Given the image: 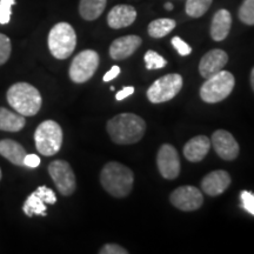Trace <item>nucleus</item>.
I'll list each match as a JSON object with an SVG mask.
<instances>
[{"instance_id": "1", "label": "nucleus", "mask_w": 254, "mask_h": 254, "mask_svg": "<svg viewBox=\"0 0 254 254\" xmlns=\"http://www.w3.org/2000/svg\"><path fill=\"white\" fill-rule=\"evenodd\" d=\"M106 129L116 144L132 145L142 139L146 131V123L136 114L123 113L110 119Z\"/></svg>"}, {"instance_id": "2", "label": "nucleus", "mask_w": 254, "mask_h": 254, "mask_svg": "<svg viewBox=\"0 0 254 254\" xmlns=\"http://www.w3.org/2000/svg\"><path fill=\"white\" fill-rule=\"evenodd\" d=\"M100 183L104 190L111 195L116 198H125L131 193L134 176L125 165L111 161L101 170Z\"/></svg>"}, {"instance_id": "3", "label": "nucleus", "mask_w": 254, "mask_h": 254, "mask_svg": "<svg viewBox=\"0 0 254 254\" xmlns=\"http://www.w3.org/2000/svg\"><path fill=\"white\" fill-rule=\"evenodd\" d=\"M6 98L9 106L24 117L36 116L43 104L40 92L28 82H15L8 88Z\"/></svg>"}, {"instance_id": "4", "label": "nucleus", "mask_w": 254, "mask_h": 254, "mask_svg": "<svg viewBox=\"0 0 254 254\" xmlns=\"http://www.w3.org/2000/svg\"><path fill=\"white\" fill-rule=\"evenodd\" d=\"M47 44L51 55L55 58L64 60L74 52L77 46V34L68 23H58L50 31Z\"/></svg>"}, {"instance_id": "5", "label": "nucleus", "mask_w": 254, "mask_h": 254, "mask_svg": "<svg viewBox=\"0 0 254 254\" xmlns=\"http://www.w3.org/2000/svg\"><path fill=\"white\" fill-rule=\"evenodd\" d=\"M236 85L234 75L228 71H219L218 73L207 78L201 88L200 98L208 104H215L226 99L233 91Z\"/></svg>"}, {"instance_id": "6", "label": "nucleus", "mask_w": 254, "mask_h": 254, "mask_svg": "<svg viewBox=\"0 0 254 254\" xmlns=\"http://www.w3.org/2000/svg\"><path fill=\"white\" fill-rule=\"evenodd\" d=\"M36 147L40 154L52 157L58 153L63 145V129L55 120H45L34 132Z\"/></svg>"}, {"instance_id": "7", "label": "nucleus", "mask_w": 254, "mask_h": 254, "mask_svg": "<svg viewBox=\"0 0 254 254\" xmlns=\"http://www.w3.org/2000/svg\"><path fill=\"white\" fill-rule=\"evenodd\" d=\"M99 55L93 50L81 51L74 57L69 66V78L75 84H82L93 77L99 66Z\"/></svg>"}, {"instance_id": "8", "label": "nucleus", "mask_w": 254, "mask_h": 254, "mask_svg": "<svg viewBox=\"0 0 254 254\" xmlns=\"http://www.w3.org/2000/svg\"><path fill=\"white\" fill-rule=\"evenodd\" d=\"M183 87V78L178 73H171L159 78L147 90V98L151 103L161 104L173 99Z\"/></svg>"}, {"instance_id": "9", "label": "nucleus", "mask_w": 254, "mask_h": 254, "mask_svg": "<svg viewBox=\"0 0 254 254\" xmlns=\"http://www.w3.org/2000/svg\"><path fill=\"white\" fill-rule=\"evenodd\" d=\"M49 173L56 184L57 190L63 195L67 196L74 193L77 189L75 174L71 165L65 160H55L49 165Z\"/></svg>"}, {"instance_id": "10", "label": "nucleus", "mask_w": 254, "mask_h": 254, "mask_svg": "<svg viewBox=\"0 0 254 254\" xmlns=\"http://www.w3.org/2000/svg\"><path fill=\"white\" fill-rule=\"evenodd\" d=\"M170 200L178 209L192 212L201 207L204 196L200 190L194 186H182L173 190Z\"/></svg>"}, {"instance_id": "11", "label": "nucleus", "mask_w": 254, "mask_h": 254, "mask_svg": "<svg viewBox=\"0 0 254 254\" xmlns=\"http://www.w3.org/2000/svg\"><path fill=\"white\" fill-rule=\"evenodd\" d=\"M157 165L165 179H176L180 173V159L176 147L168 144L161 146L157 155Z\"/></svg>"}, {"instance_id": "12", "label": "nucleus", "mask_w": 254, "mask_h": 254, "mask_svg": "<svg viewBox=\"0 0 254 254\" xmlns=\"http://www.w3.org/2000/svg\"><path fill=\"white\" fill-rule=\"evenodd\" d=\"M211 145L215 153L226 161L234 160L239 154V145L234 136L225 129H218L211 138Z\"/></svg>"}, {"instance_id": "13", "label": "nucleus", "mask_w": 254, "mask_h": 254, "mask_svg": "<svg viewBox=\"0 0 254 254\" xmlns=\"http://www.w3.org/2000/svg\"><path fill=\"white\" fill-rule=\"evenodd\" d=\"M228 62V56L225 51L215 49L209 51L202 57L199 64V71L201 77L207 79L221 71Z\"/></svg>"}, {"instance_id": "14", "label": "nucleus", "mask_w": 254, "mask_h": 254, "mask_svg": "<svg viewBox=\"0 0 254 254\" xmlns=\"http://www.w3.org/2000/svg\"><path fill=\"white\" fill-rule=\"evenodd\" d=\"M231 185V177L226 171H213L201 180V189L209 196L220 195Z\"/></svg>"}, {"instance_id": "15", "label": "nucleus", "mask_w": 254, "mask_h": 254, "mask_svg": "<svg viewBox=\"0 0 254 254\" xmlns=\"http://www.w3.org/2000/svg\"><path fill=\"white\" fill-rule=\"evenodd\" d=\"M141 45V38L138 36H125L118 38L111 44L110 56L114 60H123L131 57Z\"/></svg>"}, {"instance_id": "16", "label": "nucleus", "mask_w": 254, "mask_h": 254, "mask_svg": "<svg viewBox=\"0 0 254 254\" xmlns=\"http://www.w3.org/2000/svg\"><path fill=\"white\" fill-rule=\"evenodd\" d=\"M136 18V11L133 6L117 5L111 9L107 15V24L111 28L119 30L129 26L134 23Z\"/></svg>"}, {"instance_id": "17", "label": "nucleus", "mask_w": 254, "mask_h": 254, "mask_svg": "<svg viewBox=\"0 0 254 254\" xmlns=\"http://www.w3.org/2000/svg\"><path fill=\"white\" fill-rule=\"evenodd\" d=\"M211 148V140L206 135H196L184 146V155L190 163H199L204 159Z\"/></svg>"}, {"instance_id": "18", "label": "nucleus", "mask_w": 254, "mask_h": 254, "mask_svg": "<svg viewBox=\"0 0 254 254\" xmlns=\"http://www.w3.org/2000/svg\"><path fill=\"white\" fill-rule=\"evenodd\" d=\"M232 26V15L227 9H219L212 19L211 37L215 41L226 39Z\"/></svg>"}, {"instance_id": "19", "label": "nucleus", "mask_w": 254, "mask_h": 254, "mask_svg": "<svg viewBox=\"0 0 254 254\" xmlns=\"http://www.w3.org/2000/svg\"><path fill=\"white\" fill-rule=\"evenodd\" d=\"M26 154L25 148L15 140H12V139L0 140V155L7 159L9 163L17 166H24V159Z\"/></svg>"}, {"instance_id": "20", "label": "nucleus", "mask_w": 254, "mask_h": 254, "mask_svg": "<svg viewBox=\"0 0 254 254\" xmlns=\"http://www.w3.org/2000/svg\"><path fill=\"white\" fill-rule=\"evenodd\" d=\"M26 119L20 113L0 107V131L19 132L24 128Z\"/></svg>"}, {"instance_id": "21", "label": "nucleus", "mask_w": 254, "mask_h": 254, "mask_svg": "<svg viewBox=\"0 0 254 254\" xmlns=\"http://www.w3.org/2000/svg\"><path fill=\"white\" fill-rule=\"evenodd\" d=\"M107 0H80L79 13L85 20H95L103 14Z\"/></svg>"}, {"instance_id": "22", "label": "nucleus", "mask_w": 254, "mask_h": 254, "mask_svg": "<svg viewBox=\"0 0 254 254\" xmlns=\"http://www.w3.org/2000/svg\"><path fill=\"white\" fill-rule=\"evenodd\" d=\"M174 27H176V21L173 19H157L148 25V34L152 38L159 39V38L167 36L171 31L174 30Z\"/></svg>"}, {"instance_id": "23", "label": "nucleus", "mask_w": 254, "mask_h": 254, "mask_svg": "<svg viewBox=\"0 0 254 254\" xmlns=\"http://www.w3.org/2000/svg\"><path fill=\"white\" fill-rule=\"evenodd\" d=\"M23 211L24 213L30 218L33 217V215H43V217H45L46 205L45 202L37 195V193L33 192L31 195L27 196L26 200H25Z\"/></svg>"}, {"instance_id": "24", "label": "nucleus", "mask_w": 254, "mask_h": 254, "mask_svg": "<svg viewBox=\"0 0 254 254\" xmlns=\"http://www.w3.org/2000/svg\"><path fill=\"white\" fill-rule=\"evenodd\" d=\"M213 0H187L186 13L193 18H200L208 11Z\"/></svg>"}, {"instance_id": "25", "label": "nucleus", "mask_w": 254, "mask_h": 254, "mask_svg": "<svg viewBox=\"0 0 254 254\" xmlns=\"http://www.w3.org/2000/svg\"><path fill=\"white\" fill-rule=\"evenodd\" d=\"M239 19L246 25H254V0H245L239 8Z\"/></svg>"}, {"instance_id": "26", "label": "nucleus", "mask_w": 254, "mask_h": 254, "mask_svg": "<svg viewBox=\"0 0 254 254\" xmlns=\"http://www.w3.org/2000/svg\"><path fill=\"white\" fill-rule=\"evenodd\" d=\"M146 68L147 69H159L163 68L166 66V59H164L163 57L159 56L154 51H147L144 57Z\"/></svg>"}, {"instance_id": "27", "label": "nucleus", "mask_w": 254, "mask_h": 254, "mask_svg": "<svg viewBox=\"0 0 254 254\" xmlns=\"http://www.w3.org/2000/svg\"><path fill=\"white\" fill-rule=\"evenodd\" d=\"M13 5H15V0H0V24L1 25L9 23Z\"/></svg>"}, {"instance_id": "28", "label": "nucleus", "mask_w": 254, "mask_h": 254, "mask_svg": "<svg viewBox=\"0 0 254 254\" xmlns=\"http://www.w3.org/2000/svg\"><path fill=\"white\" fill-rule=\"evenodd\" d=\"M12 45L7 36L0 33V65H4L11 56Z\"/></svg>"}, {"instance_id": "29", "label": "nucleus", "mask_w": 254, "mask_h": 254, "mask_svg": "<svg viewBox=\"0 0 254 254\" xmlns=\"http://www.w3.org/2000/svg\"><path fill=\"white\" fill-rule=\"evenodd\" d=\"M240 199L241 207L254 217V193L249 192V190H243L240 193Z\"/></svg>"}, {"instance_id": "30", "label": "nucleus", "mask_w": 254, "mask_h": 254, "mask_svg": "<svg viewBox=\"0 0 254 254\" xmlns=\"http://www.w3.org/2000/svg\"><path fill=\"white\" fill-rule=\"evenodd\" d=\"M37 195L39 196V198L43 200L44 202H47V204H56L57 202V196H56V193L53 192L52 190L49 189V187L46 186H39L36 190Z\"/></svg>"}, {"instance_id": "31", "label": "nucleus", "mask_w": 254, "mask_h": 254, "mask_svg": "<svg viewBox=\"0 0 254 254\" xmlns=\"http://www.w3.org/2000/svg\"><path fill=\"white\" fill-rule=\"evenodd\" d=\"M171 43H172L173 47L178 51V53H179L180 56L186 57V56L190 55V52H192V49L187 45V43H185L182 38L174 37V38H172V41H171Z\"/></svg>"}, {"instance_id": "32", "label": "nucleus", "mask_w": 254, "mask_h": 254, "mask_svg": "<svg viewBox=\"0 0 254 254\" xmlns=\"http://www.w3.org/2000/svg\"><path fill=\"white\" fill-rule=\"evenodd\" d=\"M100 254H127L128 252L124 247L117 245V244H106L101 247L99 251Z\"/></svg>"}, {"instance_id": "33", "label": "nucleus", "mask_w": 254, "mask_h": 254, "mask_svg": "<svg viewBox=\"0 0 254 254\" xmlns=\"http://www.w3.org/2000/svg\"><path fill=\"white\" fill-rule=\"evenodd\" d=\"M40 165V158L37 154H26V157L24 159V166L36 168Z\"/></svg>"}, {"instance_id": "34", "label": "nucleus", "mask_w": 254, "mask_h": 254, "mask_svg": "<svg viewBox=\"0 0 254 254\" xmlns=\"http://www.w3.org/2000/svg\"><path fill=\"white\" fill-rule=\"evenodd\" d=\"M120 74V67L119 66H112L109 72L104 75V81H111L116 79Z\"/></svg>"}, {"instance_id": "35", "label": "nucleus", "mask_w": 254, "mask_h": 254, "mask_svg": "<svg viewBox=\"0 0 254 254\" xmlns=\"http://www.w3.org/2000/svg\"><path fill=\"white\" fill-rule=\"evenodd\" d=\"M133 93H134V87H133V86L125 87V88H123L122 91H119L118 93H117L116 99L117 100H124V99H126L127 97H129V95H132Z\"/></svg>"}, {"instance_id": "36", "label": "nucleus", "mask_w": 254, "mask_h": 254, "mask_svg": "<svg viewBox=\"0 0 254 254\" xmlns=\"http://www.w3.org/2000/svg\"><path fill=\"white\" fill-rule=\"evenodd\" d=\"M251 85H252V88L254 91V67L252 69V72H251Z\"/></svg>"}, {"instance_id": "37", "label": "nucleus", "mask_w": 254, "mask_h": 254, "mask_svg": "<svg viewBox=\"0 0 254 254\" xmlns=\"http://www.w3.org/2000/svg\"><path fill=\"white\" fill-rule=\"evenodd\" d=\"M165 8L168 9V11H172V9H173V5L171 4V2H166V4H165Z\"/></svg>"}, {"instance_id": "38", "label": "nucleus", "mask_w": 254, "mask_h": 254, "mask_svg": "<svg viewBox=\"0 0 254 254\" xmlns=\"http://www.w3.org/2000/svg\"><path fill=\"white\" fill-rule=\"evenodd\" d=\"M1 177H2V174H1V170H0V180H1Z\"/></svg>"}]
</instances>
